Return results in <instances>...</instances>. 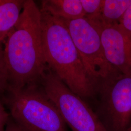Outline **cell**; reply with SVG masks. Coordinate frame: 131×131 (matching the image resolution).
I'll return each instance as SVG.
<instances>
[{"label": "cell", "mask_w": 131, "mask_h": 131, "mask_svg": "<svg viewBox=\"0 0 131 131\" xmlns=\"http://www.w3.org/2000/svg\"><path fill=\"white\" fill-rule=\"evenodd\" d=\"M3 57L9 89L39 84L47 65L43 48L41 12L25 0L18 23L6 37Z\"/></svg>", "instance_id": "cell-1"}, {"label": "cell", "mask_w": 131, "mask_h": 131, "mask_svg": "<svg viewBox=\"0 0 131 131\" xmlns=\"http://www.w3.org/2000/svg\"><path fill=\"white\" fill-rule=\"evenodd\" d=\"M40 10L43 48L47 66L81 98L93 96L96 89L70 33L57 19Z\"/></svg>", "instance_id": "cell-2"}, {"label": "cell", "mask_w": 131, "mask_h": 131, "mask_svg": "<svg viewBox=\"0 0 131 131\" xmlns=\"http://www.w3.org/2000/svg\"><path fill=\"white\" fill-rule=\"evenodd\" d=\"M38 84L8 90L6 101L14 122L23 131H68L60 113Z\"/></svg>", "instance_id": "cell-3"}, {"label": "cell", "mask_w": 131, "mask_h": 131, "mask_svg": "<svg viewBox=\"0 0 131 131\" xmlns=\"http://www.w3.org/2000/svg\"><path fill=\"white\" fill-rule=\"evenodd\" d=\"M39 84L71 131H109L83 98L72 92L48 66Z\"/></svg>", "instance_id": "cell-4"}, {"label": "cell", "mask_w": 131, "mask_h": 131, "mask_svg": "<svg viewBox=\"0 0 131 131\" xmlns=\"http://www.w3.org/2000/svg\"><path fill=\"white\" fill-rule=\"evenodd\" d=\"M55 18L70 33L96 92L104 81L121 73L106 60L98 30L93 24L85 18L73 20Z\"/></svg>", "instance_id": "cell-5"}, {"label": "cell", "mask_w": 131, "mask_h": 131, "mask_svg": "<svg viewBox=\"0 0 131 131\" xmlns=\"http://www.w3.org/2000/svg\"><path fill=\"white\" fill-rule=\"evenodd\" d=\"M109 131H127L131 124V71L104 81L97 90Z\"/></svg>", "instance_id": "cell-6"}, {"label": "cell", "mask_w": 131, "mask_h": 131, "mask_svg": "<svg viewBox=\"0 0 131 131\" xmlns=\"http://www.w3.org/2000/svg\"><path fill=\"white\" fill-rule=\"evenodd\" d=\"M91 23L98 30L104 54L109 65L121 73L131 71V38L118 24Z\"/></svg>", "instance_id": "cell-7"}, {"label": "cell", "mask_w": 131, "mask_h": 131, "mask_svg": "<svg viewBox=\"0 0 131 131\" xmlns=\"http://www.w3.org/2000/svg\"><path fill=\"white\" fill-rule=\"evenodd\" d=\"M40 9L54 17L69 20L85 16L80 0H44Z\"/></svg>", "instance_id": "cell-8"}, {"label": "cell", "mask_w": 131, "mask_h": 131, "mask_svg": "<svg viewBox=\"0 0 131 131\" xmlns=\"http://www.w3.org/2000/svg\"><path fill=\"white\" fill-rule=\"evenodd\" d=\"M25 0H0V42L18 23Z\"/></svg>", "instance_id": "cell-9"}, {"label": "cell", "mask_w": 131, "mask_h": 131, "mask_svg": "<svg viewBox=\"0 0 131 131\" xmlns=\"http://www.w3.org/2000/svg\"><path fill=\"white\" fill-rule=\"evenodd\" d=\"M131 3V0H103L98 18L89 21L107 25L118 24Z\"/></svg>", "instance_id": "cell-10"}, {"label": "cell", "mask_w": 131, "mask_h": 131, "mask_svg": "<svg viewBox=\"0 0 131 131\" xmlns=\"http://www.w3.org/2000/svg\"><path fill=\"white\" fill-rule=\"evenodd\" d=\"M84 11V18L89 20H94L98 18L103 0H80Z\"/></svg>", "instance_id": "cell-11"}, {"label": "cell", "mask_w": 131, "mask_h": 131, "mask_svg": "<svg viewBox=\"0 0 131 131\" xmlns=\"http://www.w3.org/2000/svg\"><path fill=\"white\" fill-rule=\"evenodd\" d=\"M9 88L8 75L5 65L3 52L0 51V94Z\"/></svg>", "instance_id": "cell-12"}, {"label": "cell", "mask_w": 131, "mask_h": 131, "mask_svg": "<svg viewBox=\"0 0 131 131\" xmlns=\"http://www.w3.org/2000/svg\"><path fill=\"white\" fill-rule=\"evenodd\" d=\"M122 30L131 38V3L118 24Z\"/></svg>", "instance_id": "cell-13"}, {"label": "cell", "mask_w": 131, "mask_h": 131, "mask_svg": "<svg viewBox=\"0 0 131 131\" xmlns=\"http://www.w3.org/2000/svg\"><path fill=\"white\" fill-rule=\"evenodd\" d=\"M9 114L0 103V131H5L6 127L9 122Z\"/></svg>", "instance_id": "cell-14"}, {"label": "cell", "mask_w": 131, "mask_h": 131, "mask_svg": "<svg viewBox=\"0 0 131 131\" xmlns=\"http://www.w3.org/2000/svg\"><path fill=\"white\" fill-rule=\"evenodd\" d=\"M5 131H23L15 122H8Z\"/></svg>", "instance_id": "cell-15"}, {"label": "cell", "mask_w": 131, "mask_h": 131, "mask_svg": "<svg viewBox=\"0 0 131 131\" xmlns=\"http://www.w3.org/2000/svg\"><path fill=\"white\" fill-rule=\"evenodd\" d=\"M127 131H131V125H130V126L129 127V129H128V130H127Z\"/></svg>", "instance_id": "cell-16"}]
</instances>
